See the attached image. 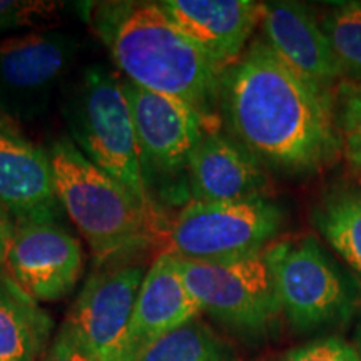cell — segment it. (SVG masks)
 <instances>
[{
  "instance_id": "obj_1",
  "label": "cell",
  "mask_w": 361,
  "mask_h": 361,
  "mask_svg": "<svg viewBox=\"0 0 361 361\" xmlns=\"http://www.w3.org/2000/svg\"><path fill=\"white\" fill-rule=\"evenodd\" d=\"M219 104L233 137L283 173H318L341 152L335 94L284 64L263 37L224 71Z\"/></svg>"
},
{
  "instance_id": "obj_2",
  "label": "cell",
  "mask_w": 361,
  "mask_h": 361,
  "mask_svg": "<svg viewBox=\"0 0 361 361\" xmlns=\"http://www.w3.org/2000/svg\"><path fill=\"white\" fill-rule=\"evenodd\" d=\"M92 24L126 79L216 124L224 69L180 32L159 2L99 4Z\"/></svg>"
},
{
  "instance_id": "obj_3",
  "label": "cell",
  "mask_w": 361,
  "mask_h": 361,
  "mask_svg": "<svg viewBox=\"0 0 361 361\" xmlns=\"http://www.w3.org/2000/svg\"><path fill=\"white\" fill-rule=\"evenodd\" d=\"M49 157L62 209L85 238L97 266L141 251L154 239L157 214L90 162L71 139L54 142Z\"/></svg>"
},
{
  "instance_id": "obj_4",
  "label": "cell",
  "mask_w": 361,
  "mask_h": 361,
  "mask_svg": "<svg viewBox=\"0 0 361 361\" xmlns=\"http://www.w3.org/2000/svg\"><path fill=\"white\" fill-rule=\"evenodd\" d=\"M64 116L79 151L154 213L123 79L102 66L87 67L67 101Z\"/></svg>"
},
{
  "instance_id": "obj_5",
  "label": "cell",
  "mask_w": 361,
  "mask_h": 361,
  "mask_svg": "<svg viewBox=\"0 0 361 361\" xmlns=\"http://www.w3.org/2000/svg\"><path fill=\"white\" fill-rule=\"evenodd\" d=\"M283 314L293 329L310 333L346 323L361 303V290L314 238L286 239L266 247Z\"/></svg>"
},
{
  "instance_id": "obj_6",
  "label": "cell",
  "mask_w": 361,
  "mask_h": 361,
  "mask_svg": "<svg viewBox=\"0 0 361 361\" xmlns=\"http://www.w3.org/2000/svg\"><path fill=\"white\" fill-rule=\"evenodd\" d=\"M264 251L219 261L179 258L184 283L201 311L250 338L268 336L283 314Z\"/></svg>"
},
{
  "instance_id": "obj_7",
  "label": "cell",
  "mask_w": 361,
  "mask_h": 361,
  "mask_svg": "<svg viewBox=\"0 0 361 361\" xmlns=\"http://www.w3.org/2000/svg\"><path fill=\"white\" fill-rule=\"evenodd\" d=\"M283 209L268 197L188 202L171 226V251L191 261H219L264 251L279 233Z\"/></svg>"
},
{
  "instance_id": "obj_8",
  "label": "cell",
  "mask_w": 361,
  "mask_h": 361,
  "mask_svg": "<svg viewBox=\"0 0 361 361\" xmlns=\"http://www.w3.org/2000/svg\"><path fill=\"white\" fill-rule=\"evenodd\" d=\"M79 49L78 37L61 30L0 40V114L16 124L42 116Z\"/></svg>"
},
{
  "instance_id": "obj_9",
  "label": "cell",
  "mask_w": 361,
  "mask_h": 361,
  "mask_svg": "<svg viewBox=\"0 0 361 361\" xmlns=\"http://www.w3.org/2000/svg\"><path fill=\"white\" fill-rule=\"evenodd\" d=\"M144 276L141 266L124 264L96 273L85 283L64 324L94 361H126Z\"/></svg>"
},
{
  "instance_id": "obj_10",
  "label": "cell",
  "mask_w": 361,
  "mask_h": 361,
  "mask_svg": "<svg viewBox=\"0 0 361 361\" xmlns=\"http://www.w3.org/2000/svg\"><path fill=\"white\" fill-rule=\"evenodd\" d=\"M6 264L30 298L54 301L69 295L84 269L80 241L56 223L13 226Z\"/></svg>"
},
{
  "instance_id": "obj_11",
  "label": "cell",
  "mask_w": 361,
  "mask_h": 361,
  "mask_svg": "<svg viewBox=\"0 0 361 361\" xmlns=\"http://www.w3.org/2000/svg\"><path fill=\"white\" fill-rule=\"evenodd\" d=\"M123 87L144 166L151 164L164 174L186 171L192 151L216 124L186 104L139 87L128 79L123 80Z\"/></svg>"
},
{
  "instance_id": "obj_12",
  "label": "cell",
  "mask_w": 361,
  "mask_h": 361,
  "mask_svg": "<svg viewBox=\"0 0 361 361\" xmlns=\"http://www.w3.org/2000/svg\"><path fill=\"white\" fill-rule=\"evenodd\" d=\"M0 209L17 224L56 223L62 209L49 152L19 126H0Z\"/></svg>"
},
{
  "instance_id": "obj_13",
  "label": "cell",
  "mask_w": 361,
  "mask_h": 361,
  "mask_svg": "<svg viewBox=\"0 0 361 361\" xmlns=\"http://www.w3.org/2000/svg\"><path fill=\"white\" fill-rule=\"evenodd\" d=\"M191 201L233 202L266 197L269 188L264 164L233 135L211 129L189 157Z\"/></svg>"
},
{
  "instance_id": "obj_14",
  "label": "cell",
  "mask_w": 361,
  "mask_h": 361,
  "mask_svg": "<svg viewBox=\"0 0 361 361\" xmlns=\"http://www.w3.org/2000/svg\"><path fill=\"white\" fill-rule=\"evenodd\" d=\"M263 40L284 64L311 82L331 90L343 69L310 7L298 2H261Z\"/></svg>"
},
{
  "instance_id": "obj_15",
  "label": "cell",
  "mask_w": 361,
  "mask_h": 361,
  "mask_svg": "<svg viewBox=\"0 0 361 361\" xmlns=\"http://www.w3.org/2000/svg\"><path fill=\"white\" fill-rule=\"evenodd\" d=\"M159 6L180 32L224 71L246 51L261 16V2L251 0H161Z\"/></svg>"
},
{
  "instance_id": "obj_16",
  "label": "cell",
  "mask_w": 361,
  "mask_h": 361,
  "mask_svg": "<svg viewBox=\"0 0 361 361\" xmlns=\"http://www.w3.org/2000/svg\"><path fill=\"white\" fill-rule=\"evenodd\" d=\"M200 313L184 283L179 256L171 250L159 252L146 271L135 301L126 361H135L147 346Z\"/></svg>"
},
{
  "instance_id": "obj_17",
  "label": "cell",
  "mask_w": 361,
  "mask_h": 361,
  "mask_svg": "<svg viewBox=\"0 0 361 361\" xmlns=\"http://www.w3.org/2000/svg\"><path fill=\"white\" fill-rule=\"evenodd\" d=\"M313 224L361 278V186L328 191L314 206Z\"/></svg>"
},
{
  "instance_id": "obj_18",
  "label": "cell",
  "mask_w": 361,
  "mask_h": 361,
  "mask_svg": "<svg viewBox=\"0 0 361 361\" xmlns=\"http://www.w3.org/2000/svg\"><path fill=\"white\" fill-rule=\"evenodd\" d=\"M42 316L0 291V361H35L47 326Z\"/></svg>"
},
{
  "instance_id": "obj_19",
  "label": "cell",
  "mask_w": 361,
  "mask_h": 361,
  "mask_svg": "<svg viewBox=\"0 0 361 361\" xmlns=\"http://www.w3.org/2000/svg\"><path fill=\"white\" fill-rule=\"evenodd\" d=\"M135 361H231L223 341L194 318L142 351Z\"/></svg>"
},
{
  "instance_id": "obj_20",
  "label": "cell",
  "mask_w": 361,
  "mask_h": 361,
  "mask_svg": "<svg viewBox=\"0 0 361 361\" xmlns=\"http://www.w3.org/2000/svg\"><path fill=\"white\" fill-rule=\"evenodd\" d=\"M322 27L340 62L343 75L361 84V2L333 6Z\"/></svg>"
},
{
  "instance_id": "obj_21",
  "label": "cell",
  "mask_w": 361,
  "mask_h": 361,
  "mask_svg": "<svg viewBox=\"0 0 361 361\" xmlns=\"http://www.w3.org/2000/svg\"><path fill=\"white\" fill-rule=\"evenodd\" d=\"M335 116L341 152L351 166L361 169V84L341 80L336 85Z\"/></svg>"
},
{
  "instance_id": "obj_22",
  "label": "cell",
  "mask_w": 361,
  "mask_h": 361,
  "mask_svg": "<svg viewBox=\"0 0 361 361\" xmlns=\"http://www.w3.org/2000/svg\"><path fill=\"white\" fill-rule=\"evenodd\" d=\"M61 7L51 0H0V34L51 24Z\"/></svg>"
},
{
  "instance_id": "obj_23",
  "label": "cell",
  "mask_w": 361,
  "mask_h": 361,
  "mask_svg": "<svg viewBox=\"0 0 361 361\" xmlns=\"http://www.w3.org/2000/svg\"><path fill=\"white\" fill-rule=\"evenodd\" d=\"M281 361H361V356L343 338L326 336L290 350Z\"/></svg>"
},
{
  "instance_id": "obj_24",
  "label": "cell",
  "mask_w": 361,
  "mask_h": 361,
  "mask_svg": "<svg viewBox=\"0 0 361 361\" xmlns=\"http://www.w3.org/2000/svg\"><path fill=\"white\" fill-rule=\"evenodd\" d=\"M44 361H94L79 345L75 336L66 324H62L56 340L49 348V353Z\"/></svg>"
},
{
  "instance_id": "obj_25",
  "label": "cell",
  "mask_w": 361,
  "mask_h": 361,
  "mask_svg": "<svg viewBox=\"0 0 361 361\" xmlns=\"http://www.w3.org/2000/svg\"><path fill=\"white\" fill-rule=\"evenodd\" d=\"M12 231H13L12 223H2V221H0V264L6 263Z\"/></svg>"
},
{
  "instance_id": "obj_26",
  "label": "cell",
  "mask_w": 361,
  "mask_h": 361,
  "mask_svg": "<svg viewBox=\"0 0 361 361\" xmlns=\"http://www.w3.org/2000/svg\"><path fill=\"white\" fill-rule=\"evenodd\" d=\"M355 346H356V350H358V353L361 356V322H360L358 328H356V333H355Z\"/></svg>"
},
{
  "instance_id": "obj_27",
  "label": "cell",
  "mask_w": 361,
  "mask_h": 361,
  "mask_svg": "<svg viewBox=\"0 0 361 361\" xmlns=\"http://www.w3.org/2000/svg\"><path fill=\"white\" fill-rule=\"evenodd\" d=\"M12 124H16V123H12V121L8 119V117H6L4 114H0V126H12Z\"/></svg>"
},
{
  "instance_id": "obj_28",
  "label": "cell",
  "mask_w": 361,
  "mask_h": 361,
  "mask_svg": "<svg viewBox=\"0 0 361 361\" xmlns=\"http://www.w3.org/2000/svg\"><path fill=\"white\" fill-rule=\"evenodd\" d=\"M11 218H8V216L4 213L2 209H0V221H2V223H11V221H8Z\"/></svg>"
}]
</instances>
